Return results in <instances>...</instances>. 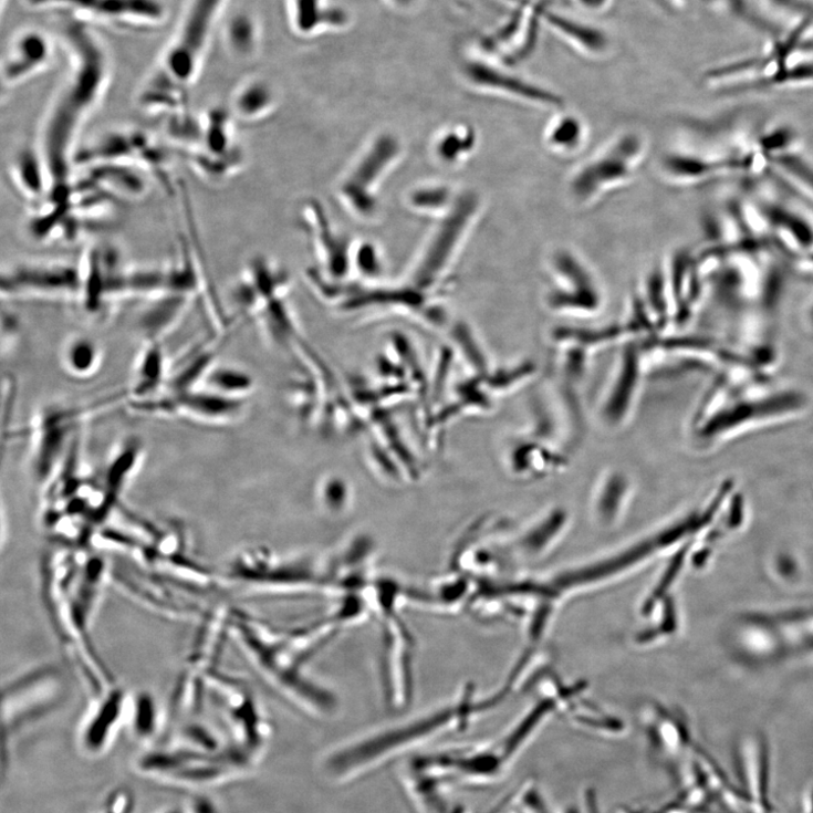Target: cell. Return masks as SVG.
Returning a JSON list of instances; mask_svg holds the SVG:
<instances>
[{
	"mask_svg": "<svg viewBox=\"0 0 813 813\" xmlns=\"http://www.w3.org/2000/svg\"><path fill=\"white\" fill-rule=\"evenodd\" d=\"M64 38L70 69L48 105L37 147L49 173V197L53 199L69 198L72 192L79 136L102 102L112 79L107 49L85 21L69 22L64 27Z\"/></svg>",
	"mask_w": 813,
	"mask_h": 813,
	"instance_id": "1",
	"label": "cell"
},
{
	"mask_svg": "<svg viewBox=\"0 0 813 813\" xmlns=\"http://www.w3.org/2000/svg\"><path fill=\"white\" fill-rule=\"evenodd\" d=\"M81 555L62 545L43 560V598L66 657L91 699L115 687V680L96 654L90 636L94 613L75 586Z\"/></svg>",
	"mask_w": 813,
	"mask_h": 813,
	"instance_id": "2",
	"label": "cell"
},
{
	"mask_svg": "<svg viewBox=\"0 0 813 813\" xmlns=\"http://www.w3.org/2000/svg\"><path fill=\"white\" fill-rule=\"evenodd\" d=\"M229 637L263 679L302 711L322 716L335 707L333 695L303 674L302 650L292 635H280L249 614L232 609Z\"/></svg>",
	"mask_w": 813,
	"mask_h": 813,
	"instance_id": "3",
	"label": "cell"
},
{
	"mask_svg": "<svg viewBox=\"0 0 813 813\" xmlns=\"http://www.w3.org/2000/svg\"><path fill=\"white\" fill-rule=\"evenodd\" d=\"M227 0H190L180 25L144 85L174 98H189Z\"/></svg>",
	"mask_w": 813,
	"mask_h": 813,
	"instance_id": "4",
	"label": "cell"
},
{
	"mask_svg": "<svg viewBox=\"0 0 813 813\" xmlns=\"http://www.w3.org/2000/svg\"><path fill=\"white\" fill-rule=\"evenodd\" d=\"M64 684L56 667L42 666L11 680L3 692V773L11 763L13 744L25 729L56 711L64 700Z\"/></svg>",
	"mask_w": 813,
	"mask_h": 813,
	"instance_id": "5",
	"label": "cell"
},
{
	"mask_svg": "<svg viewBox=\"0 0 813 813\" xmlns=\"http://www.w3.org/2000/svg\"><path fill=\"white\" fill-rule=\"evenodd\" d=\"M480 209L479 197L473 192H466L458 195L452 207L440 217L439 225L415 263L411 283L416 290L428 294L444 283L478 219Z\"/></svg>",
	"mask_w": 813,
	"mask_h": 813,
	"instance_id": "6",
	"label": "cell"
},
{
	"mask_svg": "<svg viewBox=\"0 0 813 813\" xmlns=\"http://www.w3.org/2000/svg\"><path fill=\"white\" fill-rule=\"evenodd\" d=\"M403 155L402 140L386 132L375 136L356 158L338 186V197L357 219L371 221L379 213V190Z\"/></svg>",
	"mask_w": 813,
	"mask_h": 813,
	"instance_id": "7",
	"label": "cell"
},
{
	"mask_svg": "<svg viewBox=\"0 0 813 813\" xmlns=\"http://www.w3.org/2000/svg\"><path fill=\"white\" fill-rule=\"evenodd\" d=\"M646 155V140L638 133L621 135L588 159L572 177L570 195L580 206H590L633 180Z\"/></svg>",
	"mask_w": 813,
	"mask_h": 813,
	"instance_id": "8",
	"label": "cell"
},
{
	"mask_svg": "<svg viewBox=\"0 0 813 813\" xmlns=\"http://www.w3.org/2000/svg\"><path fill=\"white\" fill-rule=\"evenodd\" d=\"M111 396L87 406H50L31 428L33 437L32 467L35 478L45 483L62 463L66 445L81 421L97 410L115 403Z\"/></svg>",
	"mask_w": 813,
	"mask_h": 813,
	"instance_id": "9",
	"label": "cell"
},
{
	"mask_svg": "<svg viewBox=\"0 0 813 813\" xmlns=\"http://www.w3.org/2000/svg\"><path fill=\"white\" fill-rule=\"evenodd\" d=\"M103 163H133L157 179H165L169 156L152 136L126 128L98 135L81 147L75 156V167L84 169Z\"/></svg>",
	"mask_w": 813,
	"mask_h": 813,
	"instance_id": "10",
	"label": "cell"
},
{
	"mask_svg": "<svg viewBox=\"0 0 813 813\" xmlns=\"http://www.w3.org/2000/svg\"><path fill=\"white\" fill-rule=\"evenodd\" d=\"M82 271L66 261H22L3 269L2 295L10 299L81 298Z\"/></svg>",
	"mask_w": 813,
	"mask_h": 813,
	"instance_id": "11",
	"label": "cell"
},
{
	"mask_svg": "<svg viewBox=\"0 0 813 813\" xmlns=\"http://www.w3.org/2000/svg\"><path fill=\"white\" fill-rule=\"evenodd\" d=\"M128 406L133 411L148 416L225 424L239 415L243 403L206 389H192L176 394L165 393L144 400H131Z\"/></svg>",
	"mask_w": 813,
	"mask_h": 813,
	"instance_id": "12",
	"label": "cell"
},
{
	"mask_svg": "<svg viewBox=\"0 0 813 813\" xmlns=\"http://www.w3.org/2000/svg\"><path fill=\"white\" fill-rule=\"evenodd\" d=\"M303 221L306 230L309 229L324 275L335 281L344 280L353 269L355 243L334 227L327 210L317 200L305 204Z\"/></svg>",
	"mask_w": 813,
	"mask_h": 813,
	"instance_id": "13",
	"label": "cell"
},
{
	"mask_svg": "<svg viewBox=\"0 0 813 813\" xmlns=\"http://www.w3.org/2000/svg\"><path fill=\"white\" fill-rule=\"evenodd\" d=\"M131 700L132 697L116 686L92 699L79 732L80 746L86 754L97 757L111 748L119 729L127 725Z\"/></svg>",
	"mask_w": 813,
	"mask_h": 813,
	"instance_id": "14",
	"label": "cell"
},
{
	"mask_svg": "<svg viewBox=\"0 0 813 813\" xmlns=\"http://www.w3.org/2000/svg\"><path fill=\"white\" fill-rule=\"evenodd\" d=\"M551 264L560 284L549 299L553 308L579 311L600 308V289L586 264L575 253L560 249L553 253Z\"/></svg>",
	"mask_w": 813,
	"mask_h": 813,
	"instance_id": "15",
	"label": "cell"
},
{
	"mask_svg": "<svg viewBox=\"0 0 813 813\" xmlns=\"http://www.w3.org/2000/svg\"><path fill=\"white\" fill-rule=\"evenodd\" d=\"M463 76L476 90L528 105L559 108L564 103L559 94L504 72L492 64L469 62L463 67Z\"/></svg>",
	"mask_w": 813,
	"mask_h": 813,
	"instance_id": "16",
	"label": "cell"
},
{
	"mask_svg": "<svg viewBox=\"0 0 813 813\" xmlns=\"http://www.w3.org/2000/svg\"><path fill=\"white\" fill-rule=\"evenodd\" d=\"M54 46L42 30L27 29L8 46L2 63L3 84L13 87L35 77L52 63Z\"/></svg>",
	"mask_w": 813,
	"mask_h": 813,
	"instance_id": "17",
	"label": "cell"
},
{
	"mask_svg": "<svg viewBox=\"0 0 813 813\" xmlns=\"http://www.w3.org/2000/svg\"><path fill=\"white\" fill-rule=\"evenodd\" d=\"M90 19L116 25L153 28L168 18L163 0H97Z\"/></svg>",
	"mask_w": 813,
	"mask_h": 813,
	"instance_id": "18",
	"label": "cell"
},
{
	"mask_svg": "<svg viewBox=\"0 0 813 813\" xmlns=\"http://www.w3.org/2000/svg\"><path fill=\"white\" fill-rule=\"evenodd\" d=\"M85 178L115 199L143 198L149 188V173L133 163H103L85 168Z\"/></svg>",
	"mask_w": 813,
	"mask_h": 813,
	"instance_id": "19",
	"label": "cell"
},
{
	"mask_svg": "<svg viewBox=\"0 0 813 813\" xmlns=\"http://www.w3.org/2000/svg\"><path fill=\"white\" fill-rule=\"evenodd\" d=\"M10 178L14 188L27 200L42 205L49 197V173L38 148H21L12 158Z\"/></svg>",
	"mask_w": 813,
	"mask_h": 813,
	"instance_id": "20",
	"label": "cell"
},
{
	"mask_svg": "<svg viewBox=\"0 0 813 813\" xmlns=\"http://www.w3.org/2000/svg\"><path fill=\"white\" fill-rule=\"evenodd\" d=\"M166 359L159 341L146 340L137 359L129 389L131 400H144L157 396L165 388Z\"/></svg>",
	"mask_w": 813,
	"mask_h": 813,
	"instance_id": "21",
	"label": "cell"
},
{
	"mask_svg": "<svg viewBox=\"0 0 813 813\" xmlns=\"http://www.w3.org/2000/svg\"><path fill=\"white\" fill-rule=\"evenodd\" d=\"M192 298L184 293H169L150 299V304L139 319V327L146 340L160 342L186 313Z\"/></svg>",
	"mask_w": 813,
	"mask_h": 813,
	"instance_id": "22",
	"label": "cell"
},
{
	"mask_svg": "<svg viewBox=\"0 0 813 813\" xmlns=\"http://www.w3.org/2000/svg\"><path fill=\"white\" fill-rule=\"evenodd\" d=\"M142 454L140 442L128 440L113 457L105 469L101 484L105 508L113 513L121 507V497L132 475L136 470Z\"/></svg>",
	"mask_w": 813,
	"mask_h": 813,
	"instance_id": "23",
	"label": "cell"
},
{
	"mask_svg": "<svg viewBox=\"0 0 813 813\" xmlns=\"http://www.w3.org/2000/svg\"><path fill=\"white\" fill-rule=\"evenodd\" d=\"M277 105V94L262 80H251L234 93L230 111L244 122H258L271 114Z\"/></svg>",
	"mask_w": 813,
	"mask_h": 813,
	"instance_id": "24",
	"label": "cell"
},
{
	"mask_svg": "<svg viewBox=\"0 0 813 813\" xmlns=\"http://www.w3.org/2000/svg\"><path fill=\"white\" fill-rule=\"evenodd\" d=\"M127 725L133 737L144 746H153L165 732L157 703L153 696L142 692L132 697Z\"/></svg>",
	"mask_w": 813,
	"mask_h": 813,
	"instance_id": "25",
	"label": "cell"
},
{
	"mask_svg": "<svg viewBox=\"0 0 813 813\" xmlns=\"http://www.w3.org/2000/svg\"><path fill=\"white\" fill-rule=\"evenodd\" d=\"M478 137L469 125H455L442 132L434 143V154L445 166L460 165L475 150Z\"/></svg>",
	"mask_w": 813,
	"mask_h": 813,
	"instance_id": "26",
	"label": "cell"
},
{
	"mask_svg": "<svg viewBox=\"0 0 813 813\" xmlns=\"http://www.w3.org/2000/svg\"><path fill=\"white\" fill-rule=\"evenodd\" d=\"M62 361L67 373L85 378L98 371L102 354L95 342L85 336H76L65 345Z\"/></svg>",
	"mask_w": 813,
	"mask_h": 813,
	"instance_id": "27",
	"label": "cell"
},
{
	"mask_svg": "<svg viewBox=\"0 0 813 813\" xmlns=\"http://www.w3.org/2000/svg\"><path fill=\"white\" fill-rule=\"evenodd\" d=\"M458 195L439 183L423 184L414 188L407 196L410 209L418 213L444 216L455 204Z\"/></svg>",
	"mask_w": 813,
	"mask_h": 813,
	"instance_id": "28",
	"label": "cell"
},
{
	"mask_svg": "<svg viewBox=\"0 0 813 813\" xmlns=\"http://www.w3.org/2000/svg\"><path fill=\"white\" fill-rule=\"evenodd\" d=\"M586 134V127L579 117L561 115L549 126L545 142L553 152L569 155L583 146Z\"/></svg>",
	"mask_w": 813,
	"mask_h": 813,
	"instance_id": "29",
	"label": "cell"
},
{
	"mask_svg": "<svg viewBox=\"0 0 813 813\" xmlns=\"http://www.w3.org/2000/svg\"><path fill=\"white\" fill-rule=\"evenodd\" d=\"M225 38L229 50L236 56L240 59L251 58L258 46V24L251 15L238 13L228 22Z\"/></svg>",
	"mask_w": 813,
	"mask_h": 813,
	"instance_id": "30",
	"label": "cell"
},
{
	"mask_svg": "<svg viewBox=\"0 0 813 813\" xmlns=\"http://www.w3.org/2000/svg\"><path fill=\"white\" fill-rule=\"evenodd\" d=\"M200 386L208 392L240 399L251 388V379L239 369L213 365L205 375Z\"/></svg>",
	"mask_w": 813,
	"mask_h": 813,
	"instance_id": "31",
	"label": "cell"
},
{
	"mask_svg": "<svg viewBox=\"0 0 813 813\" xmlns=\"http://www.w3.org/2000/svg\"><path fill=\"white\" fill-rule=\"evenodd\" d=\"M386 260L379 246L372 241L355 243L353 269L367 280H377L385 273Z\"/></svg>",
	"mask_w": 813,
	"mask_h": 813,
	"instance_id": "32",
	"label": "cell"
},
{
	"mask_svg": "<svg viewBox=\"0 0 813 813\" xmlns=\"http://www.w3.org/2000/svg\"><path fill=\"white\" fill-rule=\"evenodd\" d=\"M136 796L127 785L108 791L95 813H135Z\"/></svg>",
	"mask_w": 813,
	"mask_h": 813,
	"instance_id": "33",
	"label": "cell"
},
{
	"mask_svg": "<svg viewBox=\"0 0 813 813\" xmlns=\"http://www.w3.org/2000/svg\"><path fill=\"white\" fill-rule=\"evenodd\" d=\"M320 0H295V21L300 30L309 32L327 19L322 15Z\"/></svg>",
	"mask_w": 813,
	"mask_h": 813,
	"instance_id": "34",
	"label": "cell"
},
{
	"mask_svg": "<svg viewBox=\"0 0 813 813\" xmlns=\"http://www.w3.org/2000/svg\"><path fill=\"white\" fill-rule=\"evenodd\" d=\"M184 806L187 813H220L219 806L204 792H195Z\"/></svg>",
	"mask_w": 813,
	"mask_h": 813,
	"instance_id": "35",
	"label": "cell"
},
{
	"mask_svg": "<svg viewBox=\"0 0 813 813\" xmlns=\"http://www.w3.org/2000/svg\"><path fill=\"white\" fill-rule=\"evenodd\" d=\"M156 813H187V812H186L184 805L183 806L181 805H174V806H168V807L161 809V810H159Z\"/></svg>",
	"mask_w": 813,
	"mask_h": 813,
	"instance_id": "36",
	"label": "cell"
},
{
	"mask_svg": "<svg viewBox=\"0 0 813 813\" xmlns=\"http://www.w3.org/2000/svg\"><path fill=\"white\" fill-rule=\"evenodd\" d=\"M393 2L400 7H408L414 2V0H393Z\"/></svg>",
	"mask_w": 813,
	"mask_h": 813,
	"instance_id": "37",
	"label": "cell"
},
{
	"mask_svg": "<svg viewBox=\"0 0 813 813\" xmlns=\"http://www.w3.org/2000/svg\"><path fill=\"white\" fill-rule=\"evenodd\" d=\"M0 3H2V12L4 13V11L7 9L8 0H0Z\"/></svg>",
	"mask_w": 813,
	"mask_h": 813,
	"instance_id": "38",
	"label": "cell"
}]
</instances>
